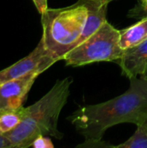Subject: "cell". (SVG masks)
Wrapping results in <instances>:
<instances>
[{
  "instance_id": "6da1fadb",
  "label": "cell",
  "mask_w": 147,
  "mask_h": 148,
  "mask_svg": "<svg viewBox=\"0 0 147 148\" xmlns=\"http://www.w3.org/2000/svg\"><path fill=\"white\" fill-rule=\"evenodd\" d=\"M129 88L122 95L95 105L79 108L68 120L84 137L78 147H113L102 141L106 131L118 124L136 126L147 118V82L141 77H133Z\"/></svg>"
},
{
  "instance_id": "7a4b0ae2",
  "label": "cell",
  "mask_w": 147,
  "mask_h": 148,
  "mask_svg": "<svg viewBox=\"0 0 147 148\" xmlns=\"http://www.w3.org/2000/svg\"><path fill=\"white\" fill-rule=\"evenodd\" d=\"M73 79L58 80L52 88L33 105L21 108L22 120L10 132L3 134L11 148L30 147L39 136H51L61 140L63 134L58 130V119L70 95Z\"/></svg>"
},
{
  "instance_id": "3957f363",
  "label": "cell",
  "mask_w": 147,
  "mask_h": 148,
  "mask_svg": "<svg viewBox=\"0 0 147 148\" xmlns=\"http://www.w3.org/2000/svg\"><path fill=\"white\" fill-rule=\"evenodd\" d=\"M41 16L46 49L57 62L63 60L79 43L88 16L87 0H78L64 8H48Z\"/></svg>"
},
{
  "instance_id": "277c9868",
  "label": "cell",
  "mask_w": 147,
  "mask_h": 148,
  "mask_svg": "<svg viewBox=\"0 0 147 148\" xmlns=\"http://www.w3.org/2000/svg\"><path fill=\"white\" fill-rule=\"evenodd\" d=\"M126 50L120 46V30L106 21L83 42L63 58L68 66L79 67L96 62L120 61Z\"/></svg>"
},
{
  "instance_id": "5b68a950",
  "label": "cell",
  "mask_w": 147,
  "mask_h": 148,
  "mask_svg": "<svg viewBox=\"0 0 147 148\" xmlns=\"http://www.w3.org/2000/svg\"><path fill=\"white\" fill-rule=\"evenodd\" d=\"M55 60L46 49L43 40L41 38L37 46L25 57L0 71L1 84L6 81L18 78L30 73H43L50 68Z\"/></svg>"
},
{
  "instance_id": "8992f818",
  "label": "cell",
  "mask_w": 147,
  "mask_h": 148,
  "mask_svg": "<svg viewBox=\"0 0 147 148\" xmlns=\"http://www.w3.org/2000/svg\"><path fill=\"white\" fill-rule=\"evenodd\" d=\"M40 73L35 72L0 84V114L23 108L29 91Z\"/></svg>"
},
{
  "instance_id": "52a82bcc",
  "label": "cell",
  "mask_w": 147,
  "mask_h": 148,
  "mask_svg": "<svg viewBox=\"0 0 147 148\" xmlns=\"http://www.w3.org/2000/svg\"><path fill=\"white\" fill-rule=\"evenodd\" d=\"M122 74L127 78L141 75L147 68V39L125 51L120 60Z\"/></svg>"
},
{
  "instance_id": "ba28073f",
  "label": "cell",
  "mask_w": 147,
  "mask_h": 148,
  "mask_svg": "<svg viewBox=\"0 0 147 148\" xmlns=\"http://www.w3.org/2000/svg\"><path fill=\"white\" fill-rule=\"evenodd\" d=\"M87 2L88 7V16L78 45L91 36L107 21L106 16L108 3L99 0H87Z\"/></svg>"
},
{
  "instance_id": "9c48e42d",
  "label": "cell",
  "mask_w": 147,
  "mask_h": 148,
  "mask_svg": "<svg viewBox=\"0 0 147 148\" xmlns=\"http://www.w3.org/2000/svg\"><path fill=\"white\" fill-rule=\"evenodd\" d=\"M147 39V15L133 25L120 30V46L126 50Z\"/></svg>"
},
{
  "instance_id": "30bf717a",
  "label": "cell",
  "mask_w": 147,
  "mask_h": 148,
  "mask_svg": "<svg viewBox=\"0 0 147 148\" xmlns=\"http://www.w3.org/2000/svg\"><path fill=\"white\" fill-rule=\"evenodd\" d=\"M115 148H147V123H143L137 126V130L126 141L117 146Z\"/></svg>"
},
{
  "instance_id": "8fae6325",
  "label": "cell",
  "mask_w": 147,
  "mask_h": 148,
  "mask_svg": "<svg viewBox=\"0 0 147 148\" xmlns=\"http://www.w3.org/2000/svg\"><path fill=\"white\" fill-rule=\"evenodd\" d=\"M22 120L21 109L5 112L0 114V134H5L13 130Z\"/></svg>"
},
{
  "instance_id": "7c38bea8",
  "label": "cell",
  "mask_w": 147,
  "mask_h": 148,
  "mask_svg": "<svg viewBox=\"0 0 147 148\" xmlns=\"http://www.w3.org/2000/svg\"><path fill=\"white\" fill-rule=\"evenodd\" d=\"M31 147L35 148H53L54 145L52 144L50 139L48 136H39L37 137L31 145Z\"/></svg>"
},
{
  "instance_id": "4fadbf2b",
  "label": "cell",
  "mask_w": 147,
  "mask_h": 148,
  "mask_svg": "<svg viewBox=\"0 0 147 148\" xmlns=\"http://www.w3.org/2000/svg\"><path fill=\"white\" fill-rule=\"evenodd\" d=\"M133 16H145L147 15V0H140V4L131 10Z\"/></svg>"
},
{
  "instance_id": "5bb4252c",
  "label": "cell",
  "mask_w": 147,
  "mask_h": 148,
  "mask_svg": "<svg viewBox=\"0 0 147 148\" xmlns=\"http://www.w3.org/2000/svg\"><path fill=\"white\" fill-rule=\"evenodd\" d=\"M35 6L36 7L38 12L42 15V13H44L48 7V0H32Z\"/></svg>"
},
{
  "instance_id": "9a60e30c",
  "label": "cell",
  "mask_w": 147,
  "mask_h": 148,
  "mask_svg": "<svg viewBox=\"0 0 147 148\" xmlns=\"http://www.w3.org/2000/svg\"><path fill=\"white\" fill-rule=\"evenodd\" d=\"M0 148H11L9 140L2 134H0Z\"/></svg>"
},
{
  "instance_id": "2e32d148",
  "label": "cell",
  "mask_w": 147,
  "mask_h": 148,
  "mask_svg": "<svg viewBox=\"0 0 147 148\" xmlns=\"http://www.w3.org/2000/svg\"><path fill=\"white\" fill-rule=\"evenodd\" d=\"M139 76H141V77H142V78L147 82V68L146 69V70L144 71V73H143L141 75H139Z\"/></svg>"
},
{
  "instance_id": "e0dca14e",
  "label": "cell",
  "mask_w": 147,
  "mask_h": 148,
  "mask_svg": "<svg viewBox=\"0 0 147 148\" xmlns=\"http://www.w3.org/2000/svg\"><path fill=\"white\" fill-rule=\"evenodd\" d=\"M99 1H101V2H104V3H109L110 2H112V1H113V0H99Z\"/></svg>"
},
{
  "instance_id": "ac0fdd59",
  "label": "cell",
  "mask_w": 147,
  "mask_h": 148,
  "mask_svg": "<svg viewBox=\"0 0 147 148\" xmlns=\"http://www.w3.org/2000/svg\"><path fill=\"white\" fill-rule=\"evenodd\" d=\"M146 123H147V118H146Z\"/></svg>"
},
{
  "instance_id": "d6986e66",
  "label": "cell",
  "mask_w": 147,
  "mask_h": 148,
  "mask_svg": "<svg viewBox=\"0 0 147 148\" xmlns=\"http://www.w3.org/2000/svg\"><path fill=\"white\" fill-rule=\"evenodd\" d=\"M0 84H1V82H0Z\"/></svg>"
}]
</instances>
